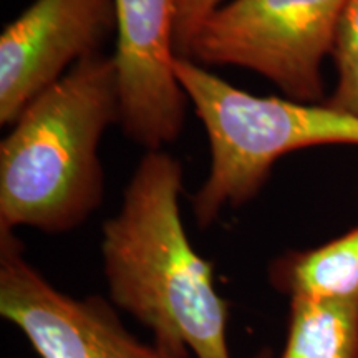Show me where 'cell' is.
I'll return each instance as SVG.
<instances>
[{"mask_svg": "<svg viewBox=\"0 0 358 358\" xmlns=\"http://www.w3.org/2000/svg\"><path fill=\"white\" fill-rule=\"evenodd\" d=\"M115 62L122 88V128L136 145L163 150L185 128L187 100L174 64L176 0H115Z\"/></svg>", "mask_w": 358, "mask_h": 358, "instance_id": "52a82bcc", "label": "cell"}, {"mask_svg": "<svg viewBox=\"0 0 358 358\" xmlns=\"http://www.w3.org/2000/svg\"><path fill=\"white\" fill-rule=\"evenodd\" d=\"M279 358H358V301L292 297Z\"/></svg>", "mask_w": 358, "mask_h": 358, "instance_id": "9c48e42d", "label": "cell"}, {"mask_svg": "<svg viewBox=\"0 0 358 358\" xmlns=\"http://www.w3.org/2000/svg\"><path fill=\"white\" fill-rule=\"evenodd\" d=\"M118 35L115 0H34L0 35V123Z\"/></svg>", "mask_w": 358, "mask_h": 358, "instance_id": "8992f818", "label": "cell"}, {"mask_svg": "<svg viewBox=\"0 0 358 358\" xmlns=\"http://www.w3.org/2000/svg\"><path fill=\"white\" fill-rule=\"evenodd\" d=\"M252 358H272V353L267 350V348H264V350H261L257 353L256 357H252Z\"/></svg>", "mask_w": 358, "mask_h": 358, "instance_id": "4fadbf2b", "label": "cell"}, {"mask_svg": "<svg viewBox=\"0 0 358 358\" xmlns=\"http://www.w3.org/2000/svg\"><path fill=\"white\" fill-rule=\"evenodd\" d=\"M122 123L115 57L83 58L35 96L0 143V229H77L105 198L100 143Z\"/></svg>", "mask_w": 358, "mask_h": 358, "instance_id": "7a4b0ae2", "label": "cell"}, {"mask_svg": "<svg viewBox=\"0 0 358 358\" xmlns=\"http://www.w3.org/2000/svg\"><path fill=\"white\" fill-rule=\"evenodd\" d=\"M227 0H176L174 15V50L178 57H187L198 30Z\"/></svg>", "mask_w": 358, "mask_h": 358, "instance_id": "30bf717a", "label": "cell"}, {"mask_svg": "<svg viewBox=\"0 0 358 358\" xmlns=\"http://www.w3.org/2000/svg\"><path fill=\"white\" fill-rule=\"evenodd\" d=\"M358 48V0H350L340 20L337 40H335L334 60L348 55Z\"/></svg>", "mask_w": 358, "mask_h": 358, "instance_id": "7c38bea8", "label": "cell"}, {"mask_svg": "<svg viewBox=\"0 0 358 358\" xmlns=\"http://www.w3.org/2000/svg\"><path fill=\"white\" fill-rule=\"evenodd\" d=\"M337 83L324 103L342 113L358 116V48L348 55L337 58Z\"/></svg>", "mask_w": 358, "mask_h": 358, "instance_id": "8fae6325", "label": "cell"}, {"mask_svg": "<svg viewBox=\"0 0 358 358\" xmlns=\"http://www.w3.org/2000/svg\"><path fill=\"white\" fill-rule=\"evenodd\" d=\"M348 2L229 0L204 22L185 58L252 70L290 100L320 103L322 62L334 53Z\"/></svg>", "mask_w": 358, "mask_h": 358, "instance_id": "277c9868", "label": "cell"}, {"mask_svg": "<svg viewBox=\"0 0 358 358\" xmlns=\"http://www.w3.org/2000/svg\"><path fill=\"white\" fill-rule=\"evenodd\" d=\"M268 280L290 299L358 301V226L319 248L285 252L271 264Z\"/></svg>", "mask_w": 358, "mask_h": 358, "instance_id": "ba28073f", "label": "cell"}, {"mask_svg": "<svg viewBox=\"0 0 358 358\" xmlns=\"http://www.w3.org/2000/svg\"><path fill=\"white\" fill-rule=\"evenodd\" d=\"M0 315L42 358H189L133 337L103 297L57 290L27 261L10 229H0Z\"/></svg>", "mask_w": 358, "mask_h": 358, "instance_id": "5b68a950", "label": "cell"}, {"mask_svg": "<svg viewBox=\"0 0 358 358\" xmlns=\"http://www.w3.org/2000/svg\"><path fill=\"white\" fill-rule=\"evenodd\" d=\"M181 192L182 164L164 150L146 151L118 214L101 229L110 299L153 332L156 345L179 355L231 358L229 303L214 287L213 264L189 243Z\"/></svg>", "mask_w": 358, "mask_h": 358, "instance_id": "6da1fadb", "label": "cell"}, {"mask_svg": "<svg viewBox=\"0 0 358 358\" xmlns=\"http://www.w3.org/2000/svg\"><path fill=\"white\" fill-rule=\"evenodd\" d=\"M174 73L211 148V169L191 199L199 227L211 226L224 208L256 198L282 156L313 146H358V116L324 101L256 96L185 57H176Z\"/></svg>", "mask_w": 358, "mask_h": 358, "instance_id": "3957f363", "label": "cell"}]
</instances>
